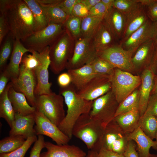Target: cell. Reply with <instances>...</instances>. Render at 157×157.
Listing matches in <instances>:
<instances>
[{
  "label": "cell",
  "instance_id": "obj_21",
  "mask_svg": "<svg viewBox=\"0 0 157 157\" xmlns=\"http://www.w3.org/2000/svg\"><path fill=\"white\" fill-rule=\"evenodd\" d=\"M103 20L119 44L126 29V15L113 7L108 10Z\"/></svg>",
  "mask_w": 157,
  "mask_h": 157
},
{
  "label": "cell",
  "instance_id": "obj_57",
  "mask_svg": "<svg viewBox=\"0 0 157 157\" xmlns=\"http://www.w3.org/2000/svg\"><path fill=\"white\" fill-rule=\"evenodd\" d=\"M86 157H99L98 153L97 151L90 150L86 155Z\"/></svg>",
  "mask_w": 157,
  "mask_h": 157
},
{
  "label": "cell",
  "instance_id": "obj_1",
  "mask_svg": "<svg viewBox=\"0 0 157 157\" xmlns=\"http://www.w3.org/2000/svg\"><path fill=\"white\" fill-rule=\"evenodd\" d=\"M0 12L4 14L15 40L22 41L36 31L32 14L24 0H0Z\"/></svg>",
  "mask_w": 157,
  "mask_h": 157
},
{
  "label": "cell",
  "instance_id": "obj_13",
  "mask_svg": "<svg viewBox=\"0 0 157 157\" xmlns=\"http://www.w3.org/2000/svg\"><path fill=\"white\" fill-rule=\"evenodd\" d=\"M36 135H44L51 138L56 144H67L70 139L42 113L36 110L34 113Z\"/></svg>",
  "mask_w": 157,
  "mask_h": 157
},
{
  "label": "cell",
  "instance_id": "obj_18",
  "mask_svg": "<svg viewBox=\"0 0 157 157\" xmlns=\"http://www.w3.org/2000/svg\"><path fill=\"white\" fill-rule=\"evenodd\" d=\"M91 46L97 52L119 44L104 20L90 39Z\"/></svg>",
  "mask_w": 157,
  "mask_h": 157
},
{
  "label": "cell",
  "instance_id": "obj_30",
  "mask_svg": "<svg viewBox=\"0 0 157 157\" xmlns=\"http://www.w3.org/2000/svg\"><path fill=\"white\" fill-rule=\"evenodd\" d=\"M39 3L45 14L48 24H63L69 16L55 4L46 5Z\"/></svg>",
  "mask_w": 157,
  "mask_h": 157
},
{
  "label": "cell",
  "instance_id": "obj_33",
  "mask_svg": "<svg viewBox=\"0 0 157 157\" xmlns=\"http://www.w3.org/2000/svg\"><path fill=\"white\" fill-rule=\"evenodd\" d=\"M27 139L22 135L10 136L0 141V153L13 152L22 146Z\"/></svg>",
  "mask_w": 157,
  "mask_h": 157
},
{
  "label": "cell",
  "instance_id": "obj_8",
  "mask_svg": "<svg viewBox=\"0 0 157 157\" xmlns=\"http://www.w3.org/2000/svg\"><path fill=\"white\" fill-rule=\"evenodd\" d=\"M119 104L111 90L93 101L89 114L106 127L114 119Z\"/></svg>",
  "mask_w": 157,
  "mask_h": 157
},
{
  "label": "cell",
  "instance_id": "obj_9",
  "mask_svg": "<svg viewBox=\"0 0 157 157\" xmlns=\"http://www.w3.org/2000/svg\"><path fill=\"white\" fill-rule=\"evenodd\" d=\"M128 134L123 131L113 119L105 128L101 148L123 154L129 141Z\"/></svg>",
  "mask_w": 157,
  "mask_h": 157
},
{
  "label": "cell",
  "instance_id": "obj_32",
  "mask_svg": "<svg viewBox=\"0 0 157 157\" xmlns=\"http://www.w3.org/2000/svg\"><path fill=\"white\" fill-rule=\"evenodd\" d=\"M104 18L89 15L83 18L81 25V37L91 39Z\"/></svg>",
  "mask_w": 157,
  "mask_h": 157
},
{
  "label": "cell",
  "instance_id": "obj_51",
  "mask_svg": "<svg viewBox=\"0 0 157 157\" xmlns=\"http://www.w3.org/2000/svg\"><path fill=\"white\" fill-rule=\"evenodd\" d=\"M57 82L60 88H65L68 86L72 83L70 75L67 72L60 74L58 77Z\"/></svg>",
  "mask_w": 157,
  "mask_h": 157
},
{
  "label": "cell",
  "instance_id": "obj_35",
  "mask_svg": "<svg viewBox=\"0 0 157 157\" xmlns=\"http://www.w3.org/2000/svg\"><path fill=\"white\" fill-rule=\"evenodd\" d=\"M139 127L144 133L151 140L155 139L157 131V119L152 115H143L140 117Z\"/></svg>",
  "mask_w": 157,
  "mask_h": 157
},
{
  "label": "cell",
  "instance_id": "obj_56",
  "mask_svg": "<svg viewBox=\"0 0 157 157\" xmlns=\"http://www.w3.org/2000/svg\"><path fill=\"white\" fill-rule=\"evenodd\" d=\"M152 39L157 41V21L153 22L152 24Z\"/></svg>",
  "mask_w": 157,
  "mask_h": 157
},
{
  "label": "cell",
  "instance_id": "obj_19",
  "mask_svg": "<svg viewBox=\"0 0 157 157\" xmlns=\"http://www.w3.org/2000/svg\"><path fill=\"white\" fill-rule=\"evenodd\" d=\"M47 151L40 157H86V153L78 147L68 144L58 145L45 141Z\"/></svg>",
  "mask_w": 157,
  "mask_h": 157
},
{
  "label": "cell",
  "instance_id": "obj_39",
  "mask_svg": "<svg viewBox=\"0 0 157 157\" xmlns=\"http://www.w3.org/2000/svg\"><path fill=\"white\" fill-rule=\"evenodd\" d=\"M37 139L36 135L28 137L19 148L11 152L0 154V157H24L28 149Z\"/></svg>",
  "mask_w": 157,
  "mask_h": 157
},
{
  "label": "cell",
  "instance_id": "obj_3",
  "mask_svg": "<svg viewBox=\"0 0 157 157\" xmlns=\"http://www.w3.org/2000/svg\"><path fill=\"white\" fill-rule=\"evenodd\" d=\"M105 127L93 118L89 113L82 115L75 123L72 134L82 141L90 150L98 152Z\"/></svg>",
  "mask_w": 157,
  "mask_h": 157
},
{
  "label": "cell",
  "instance_id": "obj_49",
  "mask_svg": "<svg viewBox=\"0 0 157 157\" xmlns=\"http://www.w3.org/2000/svg\"><path fill=\"white\" fill-rule=\"evenodd\" d=\"M11 79V77L9 72L5 68L0 72V95L4 91Z\"/></svg>",
  "mask_w": 157,
  "mask_h": 157
},
{
  "label": "cell",
  "instance_id": "obj_46",
  "mask_svg": "<svg viewBox=\"0 0 157 157\" xmlns=\"http://www.w3.org/2000/svg\"><path fill=\"white\" fill-rule=\"evenodd\" d=\"M108 10L101 0L100 2L89 10V15L104 18Z\"/></svg>",
  "mask_w": 157,
  "mask_h": 157
},
{
  "label": "cell",
  "instance_id": "obj_50",
  "mask_svg": "<svg viewBox=\"0 0 157 157\" xmlns=\"http://www.w3.org/2000/svg\"><path fill=\"white\" fill-rule=\"evenodd\" d=\"M125 157H140L134 141L129 140L126 149L123 154Z\"/></svg>",
  "mask_w": 157,
  "mask_h": 157
},
{
  "label": "cell",
  "instance_id": "obj_38",
  "mask_svg": "<svg viewBox=\"0 0 157 157\" xmlns=\"http://www.w3.org/2000/svg\"><path fill=\"white\" fill-rule=\"evenodd\" d=\"M82 18L73 15L69 16L63 26L75 40L81 37V25Z\"/></svg>",
  "mask_w": 157,
  "mask_h": 157
},
{
  "label": "cell",
  "instance_id": "obj_41",
  "mask_svg": "<svg viewBox=\"0 0 157 157\" xmlns=\"http://www.w3.org/2000/svg\"><path fill=\"white\" fill-rule=\"evenodd\" d=\"M138 3L137 0H115L113 7L126 15L133 10Z\"/></svg>",
  "mask_w": 157,
  "mask_h": 157
},
{
  "label": "cell",
  "instance_id": "obj_17",
  "mask_svg": "<svg viewBox=\"0 0 157 157\" xmlns=\"http://www.w3.org/2000/svg\"><path fill=\"white\" fill-rule=\"evenodd\" d=\"M141 75L138 110L140 117L144 113L153 88L155 75L150 65L144 68Z\"/></svg>",
  "mask_w": 157,
  "mask_h": 157
},
{
  "label": "cell",
  "instance_id": "obj_54",
  "mask_svg": "<svg viewBox=\"0 0 157 157\" xmlns=\"http://www.w3.org/2000/svg\"><path fill=\"white\" fill-rule=\"evenodd\" d=\"M101 0H81V2L84 4L89 10Z\"/></svg>",
  "mask_w": 157,
  "mask_h": 157
},
{
  "label": "cell",
  "instance_id": "obj_10",
  "mask_svg": "<svg viewBox=\"0 0 157 157\" xmlns=\"http://www.w3.org/2000/svg\"><path fill=\"white\" fill-rule=\"evenodd\" d=\"M97 56V52L91 44L90 39L81 37L75 40L73 55L67 63V69H77L91 63Z\"/></svg>",
  "mask_w": 157,
  "mask_h": 157
},
{
  "label": "cell",
  "instance_id": "obj_59",
  "mask_svg": "<svg viewBox=\"0 0 157 157\" xmlns=\"http://www.w3.org/2000/svg\"><path fill=\"white\" fill-rule=\"evenodd\" d=\"M149 157H157V154H150Z\"/></svg>",
  "mask_w": 157,
  "mask_h": 157
},
{
  "label": "cell",
  "instance_id": "obj_12",
  "mask_svg": "<svg viewBox=\"0 0 157 157\" xmlns=\"http://www.w3.org/2000/svg\"><path fill=\"white\" fill-rule=\"evenodd\" d=\"M133 54L119 44L97 52L98 56L107 61L115 68L129 72L135 70L131 61Z\"/></svg>",
  "mask_w": 157,
  "mask_h": 157
},
{
  "label": "cell",
  "instance_id": "obj_52",
  "mask_svg": "<svg viewBox=\"0 0 157 157\" xmlns=\"http://www.w3.org/2000/svg\"><path fill=\"white\" fill-rule=\"evenodd\" d=\"M99 157H125L123 154L101 148L98 152Z\"/></svg>",
  "mask_w": 157,
  "mask_h": 157
},
{
  "label": "cell",
  "instance_id": "obj_16",
  "mask_svg": "<svg viewBox=\"0 0 157 157\" xmlns=\"http://www.w3.org/2000/svg\"><path fill=\"white\" fill-rule=\"evenodd\" d=\"M152 23L149 19L141 27L119 44L123 49L133 54L140 45L152 39Z\"/></svg>",
  "mask_w": 157,
  "mask_h": 157
},
{
  "label": "cell",
  "instance_id": "obj_48",
  "mask_svg": "<svg viewBox=\"0 0 157 157\" xmlns=\"http://www.w3.org/2000/svg\"><path fill=\"white\" fill-rule=\"evenodd\" d=\"M89 13V10L81 2L75 5L72 12V15L82 18L88 16Z\"/></svg>",
  "mask_w": 157,
  "mask_h": 157
},
{
  "label": "cell",
  "instance_id": "obj_28",
  "mask_svg": "<svg viewBox=\"0 0 157 157\" xmlns=\"http://www.w3.org/2000/svg\"><path fill=\"white\" fill-rule=\"evenodd\" d=\"M140 118L138 109H135L119 115L114 119L123 131L129 134L138 126Z\"/></svg>",
  "mask_w": 157,
  "mask_h": 157
},
{
  "label": "cell",
  "instance_id": "obj_47",
  "mask_svg": "<svg viewBox=\"0 0 157 157\" xmlns=\"http://www.w3.org/2000/svg\"><path fill=\"white\" fill-rule=\"evenodd\" d=\"M147 16L152 22L157 21V0H153L148 5L145 6Z\"/></svg>",
  "mask_w": 157,
  "mask_h": 157
},
{
  "label": "cell",
  "instance_id": "obj_6",
  "mask_svg": "<svg viewBox=\"0 0 157 157\" xmlns=\"http://www.w3.org/2000/svg\"><path fill=\"white\" fill-rule=\"evenodd\" d=\"M63 24H50L45 28L37 31L21 41L30 51L39 53L49 46L65 30Z\"/></svg>",
  "mask_w": 157,
  "mask_h": 157
},
{
  "label": "cell",
  "instance_id": "obj_2",
  "mask_svg": "<svg viewBox=\"0 0 157 157\" xmlns=\"http://www.w3.org/2000/svg\"><path fill=\"white\" fill-rule=\"evenodd\" d=\"M60 93L64 98L67 110L65 118L58 127L71 139L75 123L82 115L90 113L93 101L87 100L79 96L72 84L67 87L60 88Z\"/></svg>",
  "mask_w": 157,
  "mask_h": 157
},
{
  "label": "cell",
  "instance_id": "obj_53",
  "mask_svg": "<svg viewBox=\"0 0 157 157\" xmlns=\"http://www.w3.org/2000/svg\"><path fill=\"white\" fill-rule=\"evenodd\" d=\"M155 75H157V41H155L153 56L150 65Z\"/></svg>",
  "mask_w": 157,
  "mask_h": 157
},
{
  "label": "cell",
  "instance_id": "obj_45",
  "mask_svg": "<svg viewBox=\"0 0 157 157\" xmlns=\"http://www.w3.org/2000/svg\"><path fill=\"white\" fill-rule=\"evenodd\" d=\"M10 32L8 25L3 13L0 15V45H1L4 39Z\"/></svg>",
  "mask_w": 157,
  "mask_h": 157
},
{
  "label": "cell",
  "instance_id": "obj_44",
  "mask_svg": "<svg viewBox=\"0 0 157 157\" xmlns=\"http://www.w3.org/2000/svg\"><path fill=\"white\" fill-rule=\"evenodd\" d=\"M81 0H59L56 5L60 7L69 16L72 15L73 8Z\"/></svg>",
  "mask_w": 157,
  "mask_h": 157
},
{
  "label": "cell",
  "instance_id": "obj_15",
  "mask_svg": "<svg viewBox=\"0 0 157 157\" xmlns=\"http://www.w3.org/2000/svg\"><path fill=\"white\" fill-rule=\"evenodd\" d=\"M112 90L111 76L98 75L93 78L81 90L78 94L89 101H94Z\"/></svg>",
  "mask_w": 157,
  "mask_h": 157
},
{
  "label": "cell",
  "instance_id": "obj_20",
  "mask_svg": "<svg viewBox=\"0 0 157 157\" xmlns=\"http://www.w3.org/2000/svg\"><path fill=\"white\" fill-rule=\"evenodd\" d=\"M34 113L24 116L15 113L14 119L9 131V136L22 135L27 139L36 135L34 127L35 124Z\"/></svg>",
  "mask_w": 157,
  "mask_h": 157
},
{
  "label": "cell",
  "instance_id": "obj_23",
  "mask_svg": "<svg viewBox=\"0 0 157 157\" xmlns=\"http://www.w3.org/2000/svg\"><path fill=\"white\" fill-rule=\"evenodd\" d=\"M126 15V29L119 43L141 27L149 19L146 14L145 6L139 2L133 10Z\"/></svg>",
  "mask_w": 157,
  "mask_h": 157
},
{
  "label": "cell",
  "instance_id": "obj_43",
  "mask_svg": "<svg viewBox=\"0 0 157 157\" xmlns=\"http://www.w3.org/2000/svg\"><path fill=\"white\" fill-rule=\"evenodd\" d=\"M45 143L43 135H39L31 149L29 157H40L41 151L45 148Z\"/></svg>",
  "mask_w": 157,
  "mask_h": 157
},
{
  "label": "cell",
  "instance_id": "obj_5",
  "mask_svg": "<svg viewBox=\"0 0 157 157\" xmlns=\"http://www.w3.org/2000/svg\"><path fill=\"white\" fill-rule=\"evenodd\" d=\"M64 101L62 95L52 92L49 94L36 95L35 108L58 126L66 115Z\"/></svg>",
  "mask_w": 157,
  "mask_h": 157
},
{
  "label": "cell",
  "instance_id": "obj_31",
  "mask_svg": "<svg viewBox=\"0 0 157 157\" xmlns=\"http://www.w3.org/2000/svg\"><path fill=\"white\" fill-rule=\"evenodd\" d=\"M24 0L32 12L36 24V31L47 27L48 25L47 19L36 0Z\"/></svg>",
  "mask_w": 157,
  "mask_h": 157
},
{
  "label": "cell",
  "instance_id": "obj_55",
  "mask_svg": "<svg viewBox=\"0 0 157 157\" xmlns=\"http://www.w3.org/2000/svg\"><path fill=\"white\" fill-rule=\"evenodd\" d=\"M108 10L113 7L115 0H101Z\"/></svg>",
  "mask_w": 157,
  "mask_h": 157
},
{
  "label": "cell",
  "instance_id": "obj_14",
  "mask_svg": "<svg viewBox=\"0 0 157 157\" xmlns=\"http://www.w3.org/2000/svg\"><path fill=\"white\" fill-rule=\"evenodd\" d=\"M49 49V47L48 46L39 53L40 63L34 70L37 81L36 96L49 94L52 92L51 88L52 84L49 81L48 68L50 64Z\"/></svg>",
  "mask_w": 157,
  "mask_h": 157
},
{
  "label": "cell",
  "instance_id": "obj_58",
  "mask_svg": "<svg viewBox=\"0 0 157 157\" xmlns=\"http://www.w3.org/2000/svg\"><path fill=\"white\" fill-rule=\"evenodd\" d=\"M157 93V75H155L154 80V84L151 94Z\"/></svg>",
  "mask_w": 157,
  "mask_h": 157
},
{
  "label": "cell",
  "instance_id": "obj_11",
  "mask_svg": "<svg viewBox=\"0 0 157 157\" xmlns=\"http://www.w3.org/2000/svg\"><path fill=\"white\" fill-rule=\"evenodd\" d=\"M10 81L15 90L24 94L29 104L35 107L37 81L34 71L26 69L20 65L18 77Z\"/></svg>",
  "mask_w": 157,
  "mask_h": 157
},
{
  "label": "cell",
  "instance_id": "obj_42",
  "mask_svg": "<svg viewBox=\"0 0 157 157\" xmlns=\"http://www.w3.org/2000/svg\"><path fill=\"white\" fill-rule=\"evenodd\" d=\"M146 115L157 117V93L151 94L149 97L146 110L143 115Z\"/></svg>",
  "mask_w": 157,
  "mask_h": 157
},
{
  "label": "cell",
  "instance_id": "obj_4",
  "mask_svg": "<svg viewBox=\"0 0 157 157\" xmlns=\"http://www.w3.org/2000/svg\"><path fill=\"white\" fill-rule=\"evenodd\" d=\"M75 41L65 29L49 46L50 67L54 74H58L66 68L73 54Z\"/></svg>",
  "mask_w": 157,
  "mask_h": 157
},
{
  "label": "cell",
  "instance_id": "obj_37",
  "mask_svg": "<svg viewBox=\"0 0 157 157\" xmlns=\"http://www.w3.org/2000/svg\"><path fill=\"white\" fill-rule=\"evenodd\" d=\"M90 64L97 75L111 76L115 68L107 61L97 56Z\"/></svg>",
  "mask_w": 157,
  "mask_h": 157
},
{
  "label": "cell",
  "instance_id": "obj_61",
  "mask_svg": "<svg viewBox=\"0 0 157 157\" xmlns=\"http://www.w3.org/2000/svg\"><path fill=\"white\" fill-rule=\"evenodd\" d=\"M157 119V117H156Z\"/></svg>",
  "mask_w": 157,
  "mask_h": 157
},
{
  "label": "cell",
  "instance_id": "obj_7",
  "mask_svg": "<svg viewBox=\"0 0 157 157\" xmlns=\"http://www.w3.org/2000/svg\"><path fill=\"white\" fill-rule=\"evenodd\" d=\"M112 90L119 104L140 85V76L115 68L111 76Z\"/></svg>",
  "mask_w": 157,
  "mask_h": 157
},
{
  "label": "cell",
  "instance_id": "obj_25",
  "mask_svg": "<svg viewBox=\"0 0 157 157\" xmlns=\"http://www.w3.org/2000/svg\"><path fill=\"white\" fill-rule=\"evenodd\" d=\"M27 52L30 53L31 51L24 47L20 41L15 39L9 63L5 67L10 75V80L18 77L22 57Z\"/></svg>",
  "mask_w": 157,
  "mask_h": 157
},
{
  "label": "cell",
  "instance_id": "obj_34",
  "mask_svg": "<svg viewBox=\"0 0 157 157\" xmlns=\"http://www.w3.org/2000/svg\"><path fill=\"white\" fill-rule=\"evenodd\" d=\"M139 102V90L137 89L119 104L115 117L134 109H138Z\"/></svg>",
  "mask_w": 157,
  "mask_h": 157
},
{
  "label": "cell",
  "instance_id": "obj_22",
  "mask_svg": "<svg viewBox=\"0 0 157 157\" xmlns=\"http://www.w3.org/2000/svg\"><path fill=\"white\" fill-rule=\"evenodd\" d=\"M155 40L150 39L140 45L133 53L131 61L134 70H142L151 62Z\"/></svg>",
  "mask_w": 157,
  "mask_h": 157
},
{
  "label": "cell",
  "instance_id": "obj_60",
  "mask_svg": "<svg viewBox=\"0 0 157 157\" xmlns=\"http://www.w3.org/2000/svg\"><path fill=\"white\" fill-rule=\"evenodd\" d=\"M155 139H156V141H155L157 143V131L156 134Z\"/></svg>",
  "mask_w": 157,
  "mask_h": 157
},
{
  "label": "cell",
  "instance_id": "obj_26",
  "mask_svg": "<svg viewBox=\"0 0 157 157\" xmlns=\"http://www.w3.org/2000/svg\"><path fill=\"white\" fill-rule=\"evenodd\" d=\"M72 80L71 84L77 91L82 89L93 78L98 75L94 72L90 63L81 67L67 70Z\"/></svg>",
  "mask_w": 157,
  "mask_h": 157
},
{
  "label": "cell",
  "instance_id": "obj_27",
  "mask_svg": "<svg viewBox=\"0 0 157 157\" xmlns=\"http://www.w3.org/2000/svg\"><path fill=\"white\" fill-rule=\"evenodd\" d=\"M8 95L15 113L26 116L36 112L35 108L29 104L25 95L15 90L12 86L9 90Z\"/></svg>",
  "mask_w": 157,
  "mask_h": 157
},
{
  "label": "cell",
  "instance_id": "obj_40",
  "mask_svg": "<svg viewBox=\"0 0 157 157\" xmlns=\"http://www.w3.org/2000/svg\"><path fill=\"white\" fill-rule=\"evenodd\" d=\"M31 53L24 55L20 65L26 69L34 71L40 63V53L34 51Z\"/></svg>",
  "mask_w": 157,
  "mask_h": 157
},
{
  "label": "cell",
  "instance_id": "obj_36",
  "mask_svg": "<svg viewBox=\"0 0 157 157\" xmlns=\"http://www.w3.org/2000/svg\"><path fill=\"white\" fill-rule=\"evenodd\" d=\"M15 39L10 32L7 35L1 45L0 51V70L6 67L7 63L11 55Z\"/></svg>",
  "mask_w": 157,
  "mask_h": 157
},
{
  "label": "cell",
  "instance_id": "obj_29",
  "mask_svg": "<svg viewBox=\"0 0 157 157\" xmlns=\"http://www.w3.org/2000/svg\"><path fill=\"white\" fill-rule=\"evenodd\" d=\"M12 86V83L10 81L0 95V117L5 119L10 128L15 113L8 95L9 90Z\"/></svg>",
  "mask_w": 157,
  "mask_h": 157
},
{
  "label": "cell",
  "instance_id": "obj_24",
  "mask_svg": "<svg viewBox=\"0 0 157 157\" xmlns=\"http://www.w3.org/2000/svg\"><path fill=\"white\" fill-rule=\"evenodd\" d=\"M128 138L129 140H133L135 143L140 157H149L151 147L157 150L156 142L146 135L138 126L128 134Z\"/></svg>",
  "mask_w": 157,
  "mask_h": 157
}]
</instances>
